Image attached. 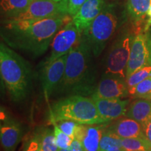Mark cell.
I'll use <instances>...</instances> for the list:
<instances>
[{
    "instance_id": "2e32d148",
    "label": "cell",
    "mask_w": 151,
    "mask_h": 151,
    "mask_svg": "<svg viewBox=\"0 0 151 151\" xmlns=\"http://www.w3.org/2000/svg\"><path fill=\"white\" fill-rule=\"evenodd\" d=\"M109 129L121 139L144 137L142 124L127 117L119 118L109 127Z\"/></svg>"
},
{
    "instance_id": "484cf974",
    "label": "cell",
    "mask_w": 151,
    "mask_h": 151,
    "mask_svg": "<svg viewBox=\"0 0 151 151\" xmlns=\"http://www.w3.org/2000/svg\"><path fill=\"white\" fill-rule=\"evenodd\" d=\"M54 125V132L55 135L56 143L59 148H67L71 146L73 139L66 134L61 129L58 127L55 122H52Z\"/></svg>"
},
{
    "instance_id": "f546056e",
    "label": "cell",
    "mask_w": 151,
    "mask_h": 151,
    "mask_svg": "<svg viewBox=\"0 0 151 151\" xmlns=\"http://www.w3.org/2000/svg\"><path fill=\"white\" fill-rule=\"evenodd\" d=\"M143 134L151 144V117L143 125Z\"/></svg>"
},
{
    "instance_id": "52a82bcc",
    "label": "cell",
    "mask_w": 151,
    "mask_h": 151,
    "mask_svg": "<svg viewBox=\"0 0 151 151\" xmlns=\"http://www.w3.org/2000/svg\"><path fill=\"white\" fill-rule=\"evenodd\" d=\"M81 35L72 20L63 26L55 36L51 43L50 54L43 62V65L52 63L62 56L69 53L78 43Z\"/></svg>"
},
{
    "instance_id": "6da1fadb",
    "label": "cell",
    "mask_w": 151,
    "mask_h": 151,
    "mask_svg": "<svg viewBox=\"0 0 151 151\" xmlns=\"http://www.w3.org/2000/svg\"><path fill=\"white\" fill-rule=\"evenodd\" d=\"M69 15L42 20L8 19L1 30V38L11 48L39 57L46 52L55 36L72 20Z\"/></svg>"
},
{
    "instance_id": "8992f818",
    "label": "cell",
    "mask_w": 151,
    "mask_h": 151,
    "mask_svg": "<svg viewBox=\"0 0 151 151\" xmlns=\"http://www.w3.org/2000/svg\"><path fill=\"white\" fill-rule=\"evenodd\" d=\"M134 36L125 32L113 43L105 61V74L125 79Z\"/></svg>"
},
{
    "instance_id": "4dcf8cb0",
    "label": "cell",
    "mask_w": 151,
    "mask_h": 151,
    "mask_svg": "<svg viewBox=\"0 0 151 151\" xmlns=\"http://www.w3.org/2000/svg\"><path fill=\"white\" fill-rule=\"evenodd\" d=\"M146 16L147 19L146 21V24H145L144 28H143L144 32H147L151 27V6H150V8H149L148 11H147Z\"/></svg>"
},
{
    "instance_id": "7c38bea8",
    "label": "cell",
    "mask_w": 151,
    "mask_h": 151,
    "mask_svg": "<svg viewBox=\"0 0 151 151\" xmlns=\"http://www.w3.org/2000/svg\"><path fill=\"white\" fill-rule=\"evenodd\" d=\"M100 116L104 121L109 122L125 116L127 106L130 100L121 99H105L92 96Z\"/></svg>"
},
{
    "instance_id": "d6986e66",
    "label": "cell",
    "mask_w": 151,
    "mask_h": 151,
    "mask_svg": "<svg viewBox=\"0 0 151 151\" xmlns=\"http://www.w3.org/2000/svg\"><path fill=\"white\" fill-rule=\"evenodd\" d=\"M33 0H1V10L9 19L14 18L27 10Z\"/></svg>"
},
{
    "instance_id": "7402d4cb",
    "label": "cell",
    "mask_w": 151,
    "mask_h": 151,
    "mask_svg": "<svg viewBox=\"0 0 151 151\" xmlns=\"http://www.w3.org/2000/svg\"><path fill=\"white\" fill-rule=\"evenodd\" d=\"M121 148L122 139L111 130L105 129L99 144V151H108L113 148Z\"/></svg>"
},
{
    "instance_id": "9a60e30c",
    "label": "cell",
    "mask_w": 151,
    "mask_h": 151,
    "mask_svg": "<svg viewBox=\"0 0 151 151\" xmlns=\"http://www.w3.org/2000/svg\"><path fill=\"white\" fill-rule=\"evenodd\" d=\"M104 131V125L80 124L74 139L81 143L84 151H99L100 141Z\"/></svg>"
},
{
    "instance_id": "e0dca14e",
    "label": "cell",
    "mask_w": 151,
    "mask_h": 151,
    "mask_svg": "<svg viewBox=\"0 0 151 151\" xmlns=\"http://www.w3.org/2000/svg\"><path fill=\"white\" fill-rule=\"evenodd\" d=\"M151 6V0H127V14L134 26L137 33H139L141 22Z\"/></svg>"
},
{
    "instance_id": "e575fe53",
    "label": "cell",
    "mask_w": 151,
    "mask_h": 151,
    "mask_svg": "<svg viewBox=\"0 0 151 151\" xmlns=\"http://www.w3.org/2000/svg\"><path fill=\"white\" fill-rule=\"evenodd\" d=\"M148 151H151V150H148Z\"/></svg>"
},
{
    "instance_id": "ac0fdd59",
    "label": "cell",
    "mask_w": 151,
    "mask_h": 151,
    "mask_svg": "<svg viewBox=\"0 0 151 151\" xmlns=\"http://www.w3.org/2000/svg\"><path fill=\"white\" fill-rule=\"evenodd\" d=\"M125 116L143 126L151 117V101L146 99L136 100L129 106Z\"/></svg>"
},
{
    "instance_id": "836d02e7",
    "label": "cell",
    "mask_w": 151,
    "mask_h": 151,
    "mask_svg": "<svg viewBox=\"0 0 151 151\" xmlns=\"http://www.w3.org/2000/svg\"><path fill=\"white\" fill-rule=\"evenodd\" d=\"M106 1H116V0H106Z\"/></svg>"
},
{
    "instance_id": "1f68e13d",
    "label": "cell",
    "mask_w": 151,
    "mask_h": 151,
    "mask_svg": "<svg viewBox=\"0 0 151 151\" xmlns=\"http://www.w3.org/2000/svg\"><path fill=\"white\" fill-rule=\"evenodd\" d=\"M108 151H124V150H122L121 148H118V147H116V148H113L112 149H110V150Z\"/></svg>"
},
{
    "instance_id": "277c9868",
    "label": "cell",
    "mask_w": 151,
    "mask_h": 151,
    "mask_svg": "<svg viewBox=\"0 0 151 151\" xmlns=\"http://www.w3.org/2000/svg\"><path fill=\"white\" fill-rule=\"evenodd\" d=\"M50 119L55 121L73 120L81 124L106 123L100 116L93 99L73 94L60 100L52 106Z\"/></svg>"
},
{
    "instance_id": "8fae6325",
    "label": "cell",
    "mask_w": 151,
    "mask_h": 151,
    "mask_svg": "<svg viewBox=\"0 0 151 151\" xmlns=\"http://www.w3.org/2000/svg\"><path fill=\"white\" fill-rule=\"evenodd\" d=\"M129 95L125 79L104 74L92 96L105 99H122Z\"/></svg>"
},
{
    "instance_id": "83f0119b",
    "label": "cell",
    "mask_w": 151,
    "mask_h": 151,
    "mask_svg": "<svg viewBox=\"0 0 151 151\" xmlns=\"http://www.w3.org/2000/svg\"><path fill=\"white\" fill-rule=\"evenodd\" d=\"M87 0H68L67 12L69 16L73 17Z\"/></svg>"
},
{
    "instance_id": "f1b7e54d",
    "label": "cell",
    "mask_w": 151,
    "mask_h": 151,
    "mask_svg": "<svg viewBox=\"0 0 151 151\" xmlns=\"http://www.w3.org/2000/svg\"><path fill=\"white\" fill-rule=\"evenodd\" d=\"M58 151H84L82 144L78 139H73L72 143L67 148H59Z\"/></svg>"
},
{
    "instance_id": "d6a6232c",
    "label": "cell",
    "mask_w": 151,
    "mask_h": 151,
    "mask_svg": "<svg viewBox=\"0 0 151 151\" xmlns=\"http://www.w3.org/2000/svg\"><path fill=\"white\" fill-rule=\"evenodd\" d=\"M146 99H148V100H150V101H151V94H150V95L148 96V97L146 98Z\"/></svg>"
},
{
    "instance_id": "603a6c76",
    "label": "cell",
    "mask_w": 151,
    "mask_h": 151,
    "mask_svg": "<svg viewBox=\"0 0 151 151\" xmlns=\"http://www.w3.org/2000/svg\"><path fill=\"white\" fill-rule=\"evenodd\" d=\"M151 77V64L140 68L126 78L128 88L137 86L141 81Z\"/></svg>"
},
{
    "instance_id": "9c48e42d",
    "label": "cell",
    "mask_w": 151,
    "mask_h": 151,
    "mask_svg": "<svg viewBox=\"0 0 151 151\" xmlns=\"http://www.w3.org/2000/svg\"><path fill=\"white\" fill-rule=\"evenodd\" d=\"M148 64H151V36L148 32H141L136 35L132 41L126 78Z\"/></svg>"
},
{
    "instance_id": "7a4b0ae2",
    "label": "cell",
    "mask_w": 151,
    "mask_h": 151,
    "mask_svg": "<svg viewBox=\"0 0 151 151\" xmlns=\"http://www.w3.org/2000/svg\"><path fill=\"white\" fill-rule=\"evenodd\" d=\"M92 55L89 43L82 35L78 43L67 54L65 74L56 91L79 95L92 92Z\"/></svg>"
},
{
    "instance_id": "5b68a950",
    "label": "cell",
    "mask_w": 151,
    "mask_h": 151,
    "mask_svg": "<svg viewBox=\"0 0 151 151\" xmlns=\"http://www.w3.org/2000/svg\"><path fill=\"white\" fill-rule=\"evenodd\" d=\"M118 25V17L115 4H106L102 11L82 34L86 38L94 56L102 52L108 41L116 32Z\"/></svg>"
},
{
    "instance_id": "d4e9b609",
    "label": "cell",
    "mask_w": 151,
    "mask_h": 151,
    "mask_svg": "<svg viewBox=\"0 0 151 151\" xmlns=\"http://www.w3.org/2000/svg\"><path fill=\"white\" fill-rule=\"evenodd\" d=\"M52 120V122H55L58 127L62 130V132H65L66 134H67L69 137L73 138L74 139L76 133L78 129L79 125L81 124H78V122L73 121V120H62L59 121H55Z\"/></svg>"
},
{
    "instance_id": "5bb4252c",
    "label": "cell",
    "mask_w": 151,
    "mask_h": 151,
    "mask_svg": "<svg viewBox=\"0 0 151 151\" xmlns=\"http://www.w3.org/2000/svg\"><path fill=\"white\" fill-rule=\"evenodd\" d=\"M0 126L1 144L4 151H14L22 137L20 124L8 117L1 118Z\"/></svg>"
},
{
    "instance_id": "30bf717a",
    "label": "cell",
    "mask_w": 151,
    "mask_h": 151,
    "mask_svg": "<svg viewBox=\"0 0 151 151\" xmlns=\"http://www.w3.org/2000/svg\"><path fill=\"white\" fill-rule=\"evenodd\" d=\"M67 54L58 58L48 65H43L41 73V83L44 97L46 101L50 97L52 92L56 91L65 71Z\"/></svg>"
},
{
    "instance_id": "3957f363",
    "label": "cell",
    "mask_w": 151,
    "mask_h": 151,
    "mask_svg": "<svg viewBox=\"0 0 151 151\" xmlns=\"http://www.w3.org/2000/svg\"><path fill=\"white\" fill-rule=\"evenodd\" d=\"M1 78L12 100L21 101L27 97L32 84V69L20 55L5 43L0 45Z\"/></svg>"
},
{
    "instance_id": "4fadbf2b",
    "label": "cell",
    "mask_w": 151,
    "mask_h": 151,
    "mask_svg": "<svg viewBox=\"0 0 151 151\" xmlns=\"http://www.w3.org/2000/svg\"><path fill=\"white\" fill-rule=\"evenodd\" d=\"M106 4L105 0H87L72 17V22L82 35L99 16Z\"/></svg>"
},
{
    "instance_id": "cb8c5ba5",
    "label": "cell",
    "mask_w": 151,
    "mask_h": 151,
    "mask_svg": "<svg viewBox=\"0 0 151 151\" xmlns=\"http://www.w3.org/2000/svg\"><path fill=\"white\" fill-rule=\"evenodd\" d=\"M129 94L132 97L146 99L151 94V77L129 88Z\"/></svg>"
},
{
    "instance_id": "44dd1931",
    "label": "cell",
    "mask_w": 151,
    "mask_h": 151,
    "mask_svg": "<svg viewBox=\"0 0 151 151\" xmlns=\"http://www.w3.org/2000/svg\"><path fill=\"white\" fill-rule=\"evenodd\" d=\"M38 134L41 151H58L59 148L56 143L54 129L46 128Z\"/></svg>"
},
{
    "instance_id": "4316f807",
    "label": "cell",
    "mask_w": 151,
    "mask_h": 151,
    "mask_svg": "<svg viewBox=\"0 0 151 151\" xmlns=\"http://www.w3.org/2000/svg\"><path fill=\"white\" fill-rule=\"evenodd\" d=\"M23 151H41L39 134L33 135L24 145Z\"/></svg>"
},
{
    "instance_id": "ba28073f",
    "label": "cell",
    "mask_w": 151,
    "mask_h": 151,
    "mask_svg": "<svg viewBox=\"0 0 151 151\" xmlns=\"http://www.w3.org/2000/svg\"><path fill=\"white\" fill-rule=\"evenodd\" d=\"M68 0H33L27 10L12 19L36 20L69 15Z\"/></svg>"
},
{
    "instance_id": "ffe728a7",
    "label": "cell",
    "mask_w": 151,
    "mask_h": 151,
    "mask_svg": "<svg viewBox=\"0 0 151 151\" xmlns=\"http://www.w3.org/2000/svg\"><path fill=\"white\" fill-rule=\"evenodd\" d=\"M121 148L124 151L151 150V144L145 137L122 139Z\"/></svg>"
}]
</instances>
